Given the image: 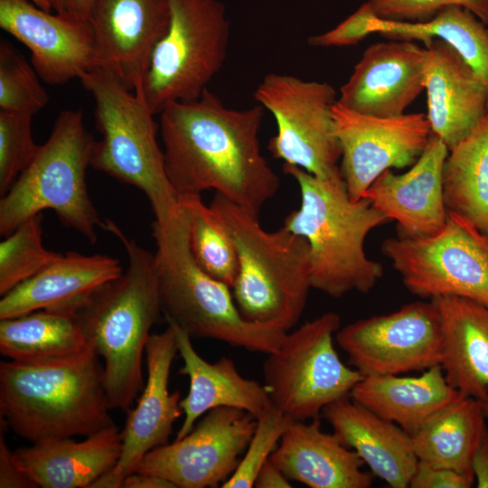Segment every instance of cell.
<instances>
[{
    "mask_svg": "<svg viewBox=\"0 0 488 488\" xmlns=\"http://www.w3.org/2000/svg\"><path fill=\"white\" fill-rule=\"evenodd\" d=\"M462 396L446 380L441 365L419 376L364 377L351 399L412 435Z\"/></svg>",
    "mask_w": 488,
    "mask_h": 488,
    "instance_id": "28",
    "label": "cell"
},
{
    "mask_svg": "<svg viewBox=\"0 0 488 488\" xmlns=\"http://www.w3.org/2000/svg\"><path fill=\"white\" fill-rule=\"evenodd\" d=\"M105 230L124 246L128 267L102 286L77 314L85 338L104 361L103 384L110 408L130 410L143 384L142 359L150 329L162 314L155 254L112 221Z\"/></svg>",
    "mask_w": 488,
    "mask_h": 488,
    "instance_id": "3",
    "label": "cell"
},
{
    "mask_svg": "<svg viewBox=\"0 0 488 488\" xmlns=\"http://www.w3.org/2000/svg\"><path fill=\"white\" fill-rule=\"evenodd\" d=\"M31 115L0 110V193L3 196L38 152Z\"/></svg>",
    "mask_w": 488,
    "mask_h": 488,
    "instance_id": "37",
    "label": "cell"
},
{
    "mask_svg": "<svg viewBox=\"0 0 488 488\" xmlns=\"http://www.w3.org/2000/svg\"><path fill=\"white\" fill-rule=\"evenodd\" d=\"M472 470L478 488H488V428L485 426L472 458Z\"/></svg>",
    "mask_w": 488,
    "mask_h": 488,
    "instance_id": "42",
    "label": "cell"
},
{
    "mask_svg": "<svg viewBox=\"0 0 488 488\" xmlns=\"http://www.w3.org/2000/svg\"><path fill=\"white\" fill-rule=\"evenodd\" d=\"M333 433L392 488L409 487L418 459L411 436L349 398L323 410Z\"/></svg>",
    "mask_w": 488,
    "mask_h": 488,
    "instance_id": "25",
    "label": "cell"
},
{
    "mask_svg": "<svg viewBox=\"0 0 488 488\" xmlns=\"http://www.w3.org/2000/svg\"><path fill=\"white\" fill-rule=\"evenodd\" d=\"M427 56V48L412 41L371 44L341 87L337 101L360 114L402 115L425 89Z\"/></svg>",
    "mask_w": 488,
    "mask_h": 488,
    "instance_id": "19",
    "label": "cell"
},
{
    "mask_svg": "<svg viewBox=\"0 0 488 488\" xmlns=\"http://www.w3.org/2000/svg\"><path fill=\"white\" fill-rule=\"evenodd\" d=\"M256 488H291L290 480L276 466L267 460L259 470L254 483Z\"/></svg>",
    "mask_w": 488,
    "mask_h": 488,
    "instance_id": "43",
    "label": "cell"
},
{
    "mask_svg": "<svg viewBox=\"0 0 488 488\" xmlns=\"http://www.w3.org/2000/svg\"><path fill=\"white\" fill-rule=\"evenodd\" d=\"M335 339L363 378L423 371L443 361L442 321L432 300L352 322L340 327Z\"/></svg>",
    "mask_w": 488,
    "mask_h": 488,
    "instance_id": "13",
    "label": "cell"
},
{
    "mask_svg": "<svg viewBox=\"0 0 488 488\" xmlns=\"http://www.w3.org/2000/svg\"><path fill=\"white\" fill-rule=\"evenodd\" d=\"M431 300L442 321L447 382L464 397L487 400L488 306L457 296Z\"/></svg>",
    "mask_w": 488,
    "mask_h": 488,
    "instance_id": "27",
    "label": "cell"
},
{
    "mask_svg": "<svg viewBox=\"0 0 488 488\" xmlns=\"http://www.w3.org/2000/svg\"><path fill=\"white\" fill-rule=\"evenodd\" d=\"M178 352L173 327L150 334L145 346L147 380L136 408L127 412L121 431L120 457L116 466L90 488H121L140 460L151 450L167 445L174 422L183 414L179 391L169 392L171 366Z\"/></svg>",
    "mask_w": 488,
    "mask_h": 488,
    "instance_id": "16",
    "label": "cell"
},
{
    "mask_svg": "<svg viewBox=\"0 0 488 488\" xmlns=\"http://www.w3.org/2000/svg\"><path fill=\"white\" fill-rule=\"evenodd\" d=\"M0 487L1 488H33L35 483L23 470L15 453L12 452L0 436Z\"/></svg>",
    "mask_w": 488,
    "mask_h": 488,
    "instance_id": "41",
    "label": "cell"
},
{
    "mask_svg": "<svg viewBox=\"0 0 488 488\" xmlns=\"http://www.w3.org/2000/svg\"><path fill=\"white\" fill-rule=\"evenodd\" d=\"M377 19L426 23L449 5H461L488 25V0H369Z\"/></svg>",
    "mask_w": 488,
    "mask_h": 488,
    "instance_id": "38",
    "label": "cell"
},
{
    "mask_svg": "<svg viewBox=\"0 0 488 488\" xmlns=\"http://www.w3.org/2000/svg\"><path fill=\"white\" fill-rule=\"evenodd\" d=\"M49 95L32 63L6 41L0 42V110L25 113L41 111Z\"/></svg>",
    "mask_w": 488,
    "mask_h": 488,
    "instance_id": "35",
    "label": "cell"
},
{
    "mask_svg": "<svg viewBox=\"0 0 488 488\" xmlns=\"http://www.w3.org/2000/svg\"><path fill=\"white\" fill-rule=\"evenodd\" d=\"M341 317L326 312L286 333L263 363L264 386L272 404L295 421L319 418L328 405L351 398L362 380L333 346Z\"/></svg>",
    "mask_w": 488,
    "mask_h": 488,
    "instance_id": "10",
    "label": "cell"
},
{
    "mask_svg": "<svg viewBox=\"0 0 488 488\" xmlns=\"http://www.w3.org/2000/svg\"><path fill=\"white\" fill-rule=\"evenodd\" d=\"M371 33L391 40H418L428 43L441 39L451 45L479 75L488 89V25L461 5H449L426 23L373 19Z\"/></svg>",
    "mask_w": 488,
    "mask_h": 488,
    "instance_id": "32",
    "label": "cell"
},
{
    "mask_svg": "<svg viewBox=\"0 0 488 488\" xmlns=\"http://www.w3.org/2000/svg\"><path fill=\"white\" fill-rule=\"evenodd\" d=\"M159 115L165 171L178 197L214 190L258 217L280 186L261 153L264 108H228L207 88L197 99L170 103Z\"/></svg>",
    "mask_w": 488,
    "mask_h": 488,
    "instance_id": "1",
    "label": "cell"
},
{
    "mask_svg": "<svg viewBox=\"0 0 488 488\" xmlns=\"http://www.w3.org/2000/svg\"><path fill=\"white\" fill-rule=\"evenodd\" d=\"M95 352L48 364L0 362L4 422L33 444L88 436L114 426Z\"/></svg>",
    "mask_w": 488,
    "mask_h": 488,
    "instance_id": "4",
    "label": "cell"
},
{
    "mask_svg": "<svg viewBox=\"0 0 488 488\" xmlns=\"http://www.w3.org/2000/svg\"><path fill=\"white\" fill-rule=\"evenodd\" d=\"M95 139L81 110L61 111L47 141L0 201V233L5 237L27 219L52 210L60 221L97 241L105 229L86 183Z\"/></svg>",
    "mask_w": 488,
    "mask_h": 488,
    "instance_id": "8",
    "label": "cell"
},
{
    "mask_svg": "<svg viewBox=\"0 0 488 488\" xmlns=\"http://www.w3.org/2000/svg\"><path fill=\"white\" fill-rule=\"evenodd\" d=\"M427 114L432 134L450 151L488 115V89L465 59L445 41L425 44Z\"/></svg>",
    "mask_w": 488,
    "mask_h": 488,
    "instance_id": "21",
    "label": "cell"
},
{
    "mask_svg": "<svg viewBox=\"0 0 488 488\" xmlns=\"http://www.w3.org/2000/svg\"><path fill=\"white\" fill-rule=\"evenodd\" d=\"M167 324L174 331L178 352L183 361L179 374L187 376L190 381L188 394L180 401L184 419L175 440L189 434L196 420L211 409L230 407L258 418L271 407L264 384L244 378L230 358L221 357L213 363L208 362L194 350L186 332Z\"/></svg>",
    "mask_w": 488,
    "mask_h": 488,
    "instance_id": "24",
    "label": "cell"
},
{
    "mask_svg": "<svg viewBox=\"0 0 488 488\" xmlns=\"http://www.w3.org/2000/svg\"><path fill=\"white\" fill-rule=\"evenodd\" d=\"M35 5L45 11L54 10V0H30Z\"/></svg>",
    "mask_w": 488,
    "mask_h": 488,
    "instance_id": "46",
    "label": "cell"
},
{
    "mask_svg": "<svg viewBox=\"0 0 488 488\" xmlns=\"http://www.w3.org/2000/svg\"><path fill=\"white\" fill-rule=\"evenodd\" d=\"M485 419L478 400L460 398L410 435L418 461L474 474L472 458Z\"/></svg>",
    "mask_w": 488,
    "mask_h": 488,
    "instance_id": "30",
    "label": "cell"
},
{
    "mask_svg": "<svg viewBox=\"0 0 488 488\" xmlns=\"http://www.w3.org/2000/svg\"><path fill=\"white\" fill-rule=\"evenodd\" d=\"M448 213L488 233V115L448 153L443 167Z\"/></svg>",
    "mask_w": 488,
    "mask_h": 488,
    "instance_id": "31",
    "label": "cell"
},
{
    "mask_svg": "<svg viewBox=\"0 0 488 488\" xmlns=\"http://www.w3.org/2000/svg\"><path fill=\"white\" fill-rule=\"evenodd\" d=\"M381 253L413 295L457 296L488 306V233L466 220L448 213L436 234L389 238Z\"/></svg>",
    "mask_w": 488,
    "mask_h": 488,
    "instance_id": "11",
    "label": "cell"
},
{
    "mask_svg": "<svg viewBox=\"0 0 488 488\" xmlns=\"http://www.w3.org/2000/svg\"><path fill=\"white\" fill-rule=\"evenodd\" d=\"M342 150L341 171L350 197L357 201L384 171L414 164L432 134L424 113L380 117L332 108Z\"/></svg>",
    "mask_w": 488,
    "mask_h": 488,
    "instance_id": "15",
    "label": "cell"
},
{
    "mask_svg": "<svg viewBox=\"0 0 488 488\" xmlns=\"http://www.w3.org/2000/svg\"><path fill=\"white\" fill-rule=\"evenodd\" d=\"M253 97L275 117L277 133L267 145L274 158L318 177L339 167L342 150L332 114L337 99L331 84L271 72Z\"/></svg>",
    "mask_w": 488,
    "mask_h": 488,
    "instance_id": "12",
    "label": "cell"
},
{
    "mask_svg": "<svg viewBox=\"0 0 488 488\" xmlns=\"http://www.w3.org/2000/svg\"><path fill=\"white\" fill-rule=\"evenodd\" d=\"M0 27L30 50L32 65L50 85L80 79L98 66L89 21L52 14L30 0H0Z\"/></svg>",
    "mask_w": 488,
    "mask_h": 488,
    "instance_id": "18",
    "label": "cell"
},
{
    "mask_svg": "<svg viewBox=\"0 0 488 488\" xmlns=\"http://www.w3.org/2000/svg\"><path fill=\"white\" fill-rule=\"evenodd\" d=\"M93 0H54V11L66 18L89 21Z\"/></svg>",
    "mask_w": 488,
    "mask_h": 488,
    "instance_id": "44",
    "label": "cell"
},
{
    "mask_svg": "<svg viewBox=\"0 0 488 488\" xmlns=\"http://www.w3.org/2000/svg\"><path fill=\"white\" fill-rule=\"evenodd\" d=\"M297 183L301 203L283 226L308 242L312 288L333 298L367 294L383 276L380 263L364 250L367 235L391 220L365 197L352 200L340 167L324 177L283 164Z\"/></svg>",
    "mask_w": 488,
    "mask_h": 488,
    "instance_id": "2",
    "label": "cell"
},
{
    "mask_svg": "<svg viewBox=\"0 0 488 488\" xmlns=\"http://www.w3.org/2000/svg\"><path fill=\"white\" fill-rule=\"evenodd\" d=\"M449 150L436 135L412 167L401 174L384 171L362 197L399 224V236H432L447 221L443 167Z\"/></svg>",
    "mask_w": 488,
    "mask_h": 488,
    "instance_id": "20",
    "label": "cell"
},
{
    "mask_svg": "<svg viewBox=\"0 0 488 488\" xmlns=\"http://www.w3.org/2000/svg\"><path fill=\"white\" fill-rule=\"evenodd\" d=\"M91 352L76 314L38 310L0 321V353L12 361L64 362Z\"/></svg>",
    "mask_w": 488,
    "mask_h": 488,
    "instance_id": "29",
    "label": "cell"
},
{
    "mask_svg": "<svg viewBox=\"0 0 488 488\" xmlns=\"http://www.w3.org/2000/svg\"><path fill=\"white\" fill-rule=\"evenodd\" d=\"M474 481V474L432 466L418 461L411 477V488H469Z\"/></svg>",
    "mask_w": 488,
    "mask_h": 488,
    "instance_id": "40",
    "label": "cell"
},
{
    "mask_svg": "<svg viewBox=\"0 0 488 488\" xmlns=\"http://www.w3.org/2000/svg\"><path fill=\"white\" fill-rule=\"evenodd\" d=\"M94 99L96 128L90 166L136 187L147 197L155 221H164L179 208V197L164 166L155 114L141 83L128 89L110 72L96 67L79 79Z\"/></svg>",
    "mask_w": 488,
    "mask_h": 488,
    "instance_id": "7",
    "label": "cell"
},
{
    "mask_svg": "<svg viewBox=\"0 0 488 488\" xmlns=\"http://www.w3.org/2000/svg\"><path fill=\"white\" fill-rule=\"evenodd\" d=\"M256 424L244 410L211 409L185 436L148 452L134 472L158 475L176 488L218 487L238 467Z\"/></svg>",
    "mask_w": 488,
    "mask_h": 488,
    "instance_id": "14",
    "label": "cell"
},
{
    "mask_svg": "<svg viewBox=\"0 0 488 488\" xmlns=\"http://www.w3.org/2000/svg\"><path fill=\"white\" fill-rule=\"evenodd\" d=\"M170 23L141 83L155 115L201 97L226 60L230 23L219 0H168Z\"/></svg>",
    "mask_w": 488,
    "mask_h": 488,
    "instance_id": "9",
    "label": "cell"
},
{
    "mask_svg": "<svg viewBox=\"0 0 488 488\" xmlns=\"http://www.w3.org/2000/svg\"><path fill=\"white\" fill-rule=\"evenodd\" d=\"M97 67L128 89L142 83L170 23L168 0H93L89 20Z\"/></svg>",
    "mask_w": 488,
    "mask_h": 488,
    "instance_id": "17",
    "label": "cell"
},
{
    "mask_svg": "<svg viewBox=\"0 0 488 488\" xmlns=\"http://www.w3.org/2000/svg\"><path fill=\"white\" fill-rule=\"evenodd\" d=\"M295 420L288 418L273 404L257 418L250 441L243 453L238 467L231 476L221 484L222 488H251L257 475L269 460L279 440Z\"/></svg>",
    "mask_w": 488,
    "mask_h": 488,
    "instance_id": "36",
    "label": "cell"
},
{
    "mask_svg": "<svg viewBox=\"0 0 488 488\" xmlns=\"http://www.w3.org/2000/svg\"><path fill=\"white\" fill-rule=\"evenodd\" d=\"M121 488H176V486L158 475L133 472L123 480Z\"/></svg>",
    "mask_w": 488,
    "mask_h": 488,
    "instance_id": "45",
    "label": "cell"
},
{
    "mask_svg": "<svg viewBox=\"0 0 488 488\" xmlns=\"http://www.w3.org/2000/svg\"><path fill=\"white\" fill-rule=\"evenodd\" d=\"M42 215L21 223L0 243V295L29 279L61 253L48 250L42 243Z\"/></svg>",
    "mask_w": 488,
    "mask_h": 488,
    "instance_id": "34",
    "label": "cell"
},
{
    "mask_svg": "<svg viewBox=\"0 0 488 488\" xmlns=\"http://www.w3.org/2000/svg\"><path fill=\"white\" fill-rule=\"evenodd\" d=\"M152 228L161 309L167 323L177 325L192 339H213L267 355L278 349L287 331L244 318L230 287L195 262L180 201L174 215L164 221L155 220Z\"/></svg>",
    "mask_w": 488,
    "mask_h": 488,
    "instance_id": "5",
    "label": "cell"
},
{
    "mask_svg": "<svg viewBox=\"0 0 488 488\" xmlns=\"http://www.w3.org/2000/svg\"><path fill=\"white\" fill-rule=\"evenodd\" d=\"M269 460L290 481L310 488H369L372 476L363 461L334 433L321 429L319 418L293 421L283 433Z\"/></svg>",
    "mask_w": 488,
    "mask_h": 488,
    "instance_id": "23",
    "label": "cell"
},
{
    "mask_svg": "<svg viewBox=\"0 0 488 488\" xmlns=\"http://www.w3.org/2000/svg\"><path fill=\"white\" fill-rule=\"evenodd\" d=\"M121 445V432L114 425L83 441L51 440L14 453L37 487L90 488L116 466Z\"/></svg>",
    "mask_w": 488,
    "mask_h": 488,
    "instance_id": "26",
    "label": "cell"
},
{
    "mask_svg": "<svg viewBox=\"0 0 488 488\" xmlns=\"http://www.w3.org/2000/svg\"><path fill=\"white\" fill-rule=\"evenodd\" d=\"M188 223L189 243L197 265L213 278L232 287L239 263L235 245L216 213L201 195L179 197Z\"/></svg>",
    "mask_w": 488,
    "mask_h": 488,
    "instance_id": "33",
    "label": "cell"
},
{
    "mask_svg": "<svg viewBox=\"0 0 488 488\" xmlns=\"http://www.w3.org/2000/svg\"><path fill=\"white\" fill-rule=\"evenodd\" d=\"M376 16L369 4L364 3L354 14L333 29L308 38L313 47H343L355 45L371 33L370 23Z\"/></svg>",
    "mask_w": 488,
    "mask_h": 488,
    "instance_id": "39",
    "label": "cell"
},
{
    "mask_svg": "<svg viewBox=\"0 0 488 488\" xmlns=\"http://www.w3.org/2000/svg\"><path fill=\"white\" fill-rule=\"evenodd\" d=\"M480 403H481L484 417L488 420V399Z\"/></svg>",
    "mask_w": 488,
    "mask_h": 488,
    "instance_id": "47",
    "label": "cell"
},
{
    "mask_svg": "<svg viewBox=\"0 0 488 488\" xmlns=\"http://www.w3.org/2000/svg\"><path fill=\"white\" fill-rule=\"evenodd\" d=\"M210 206L236 248L239 269L231 288L239 312L249 321L288 332L298 323L312 288L307 240L284 226L265 230L258 216L220 193Z\"/></svg>",
    "mask_w": 488,
    "mask_h": 488,
    "instance_id": "6",
    "label": "cell"
},
{
    "mask_svg": "<svg viewBox=\"0 0 488 488\" xmlns=\"http://www.w3.org/2000/svg\"><path fill=\"white\" fill-rule=\"evenodd\" d=\"M123 273L106 255L69 251L2 296L0 320L38 310L76 314L105 284Z\"/></svg>",
    "mask_w": 488,
    "mask_h": 488,
    "instance_id": "22",
    "label": "cell"
}]
</instances>
